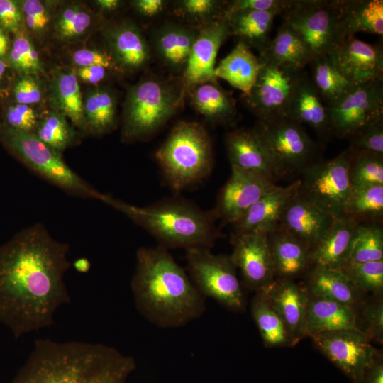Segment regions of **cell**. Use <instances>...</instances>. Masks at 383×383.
<instances>
[{
  "label": "cell",
  "mask_w": 383,
  "mask_h": 383,
  "mask_svg": "<svg viewBox=\"0 0 383 383\" xmlns=\"http://www.w3.org/2000/svg\"><path fill=\"white\" fill-rule=\"evenodd\" d=\"M68 252L69 244L41 223L0 245V322L15 338L50 326L56 311L70 302L64 280Z\"/></svg>",
  "instance_id": "cell-1"
},
{
  "label": "cell",
  "mask_w": 383,
  "mask_h": 383,
  "mask_svg": "<svg viewBox=\"0 0 383 383\" xmlns=\"http://www.w3.org/2000/svg\"><path fill=\"white\" fill-rule=\"evenodd\" d=\"M135 367L133 357L104 344L43 338L11 383H127Z\"/></svg>",
  "instance_id": "cell-2"
},
{
  "label": "cell",
  "mask_w": 383,
  "mask_h": 383,
  "mask_svg": "<svg viewBox=\"0 0 383 383\" xmlns=\"http://www.w3.org/2000/svg\"><path fill=\"white\" fill-rule=\"evenodd\" d=\"M131 284L138 311L160 327L181 326L205 310V297L160 245L138 249Z\"/></svg>",
  "instance_id": "cell-3"
},
{
  "label": "cell",
  "mask_w": 383,
  "mask_h": 383,
  "mask_svg": "<svg viewBox=\"0 0 383 383\" xmlns=\"http://www.w3.org/2000/svg\"><path fill=\"white\" fill-rule=\"evenodd\" d=\"M154 236L164 248L210 249L221 237L213 212L206 213L190 203L168 201L140 207L107 194L100 199Z\"/></svg>",
  "instance_id": "cell-4"
},
{
  "label": "cell",
  "mask_w": 383,
  "mask_h": 383,
  "mask_svg": "<svg viewBox=\"0 0 383 383\" xmlns=\"http://www.w3.org/2000/svg\"><path fill=\"white\" fill-rule=\"evenodd\" d=\"M187 92L182 77L144 76L127 92L121 138L133 142L155 133L179 110Z\"/></svg>",
  "instance_id": "cell-5"
},
{
  "label": "cell",
  "mask_w": 383,
  "mask_h": 383,
  "mask_svg": "<svg viewBox=\"0 0 383 383\" xmlns=\"http://www.w3.org/2000/svg\"><path fill=\"white\" fill-rule=\"evenodd\" d=\"M170 185L181 190L211 172L213 157L211 140L196 122L179 121L155 154Z\"/></svg>",
  "instance_id": "cell-6"
},
{
  "label": "cell",
  "mask_w": 383,
  "mask_h": 383,
  "mask_svg": "<svg viewBox=\"0 0 383 383\" xmlns=\"http://www.w3.org/2000/svg\"><path fill=\"white\" fill-rule=\"evenodd\" d=\"M0 140L38 175L74 196L100 200L103 193L74 172L61 152L35 135L11 128L0 122Z\"/></svg>",
  "instance_id": "cell-7"
},
{
  "label": "cell",
  "mask_w": 383,
  "mask_h": 383,
  "mask_svg": "<svg viewBox=\"0 0 383 383\" xmlns=\"http://www.w3.org/2000/svg\"><path fill=\"white\" fill-rule=\"evenodd\" d=\"M342 0H289L283 23L294 30L314 55L335 50L348 36L342 22Z\"/></svg>",
  "instance_id": "cell-8"
},
{
  "label": "cell",
  "mask_w": 383,
  "mask_h": 383,
  "mask_svg": "<svg viewBox=\"0 0 383 383\" xmlns=\"http://www.w3.org/2000/svg\"><path fill=\"white\" fill-rule=\"evenodd\" d=\"M272 158L277 179L299 174L321 160L320 147L304 126L283 116L255 126Z\"/></svg>",
  "instance_id": "cell-9"
},
{
  "label": "cell",
  "mask_w": 383,
  "mask_h": 383,
  "mask_svg": "<svg viewBox=\"0 0 383 383\" xmlns=\"http://www.w3.org/2000/svg\"><path fill=\"white\" fill-rule=\"evenodd\" d=\"M186 258L189 278L203 296L235 311L244 309V292L230 255H215L209 248H192L186 249Z\"/></svg>",
  "instance_id": "cell-10"
},
{
  "label": "cell",
  "mask_w": 383,
  "mask_h": 383,
  "mask_svg": "<svg viewBox=\"0 0 383 383\" xmlns=\"http://www.w3.org/2000/svg\"><path fill=\"white\" fill-rule=\"evenodd\" d=\"M348 148L335 157L321 160L301 173L299 192L316 206L334 218L344 216L345 206L353 189L348 168Z\"/></svg>",
  "instance_id": "cell-11"
},
{
  "label": "cell",
  "mask_w": 383,
  "mask_h": 383,
  "mask_svg": "<svg viewBox=\"0 0 383 383\" xmlns=\"http://www.w3.org/2000/svg\"><path fill=\"white\" fill-rule=\"evenodd\" d=\"M262 66L246 104L258 121L286 116L287 106L304 70L260 59Z\"/></svg>",
  "instance_id": "cell-12"
},
{
  "label": "cell",
  "mask_w": 383,
  "mask_h": 383,
  "mask_svg": "<svg viewBox=\"0 0 383 383\" xmlns=\"http://www.w3.org/2000/svg\"><path fill=\"white\" fill-rule=\"evenodd\" d=\"M328 110L333 135L348 139L357 129L383 115V77L357 84Z\"/></svg>",
  "instance_id": "cell-13"
},
{
  "label": "cell",
  "mask_w": 383,
  "mask_h": 383,
  "mask_svg": "<svg viewBox=\"0 0 383 383\" xmlns=\"http://www.w3.org/2000/svg\"><path fill=\"white\" fill-rule=\"evenodd\" d=\"M316 346L354 383L379 355L360 329L326 332L311 337Z\"/></svg>",
  "instance_id": "cell-14"
},
{
  "label": "cell",
  "mask_w": 383,
  "mask_h": 383,
  "mask_svg": "<svg viewBox=\"0 0 383 383\" xmlns=\"http://www.w3.org/2000/svg\"><path fill=\"white\" fill-rule=\"evenodd\" d=\"M230 255L242 274L244 285L261 292L275 280L268 233L260 231L234 233Z\"/></svg>",
  "instance_id": "cell-15"
},
{
  "label": "cell",
  "mask_w": 383,
  "mask_h": 383,
  "mask_svg": "<svg viewBox=\"0 0 383 383\" xmlns=\"http://www.w3.org/2000/svg\"><path fill=\"white\" fill-rule=\"evenodd\" d=\"M275 186V182L263 174L231 167V176L218 194L213 213L233 225Z\"/></svg>",
  "instance_id": "cell-16"
},
{
  "label": "cell",
  "mask_w": 383,
  "mask_h": 383,
  "mask_svg": "<svg viewBox=\"0 0 383 383\" xmlns=\"http://www.w3.org/2000/svg\"><path fill=\"white\" fill-rule=\"evenodd\" d=\"M231 36L226 16L199 28L196 40L182 77L187 87L215 77L216 59L222 44Z\"/></svg>",
  "instance_id": "cell-17"
},
{
  "label": "cell",
  "mask_w": 383,
  "mask_h": 383,
  "mask_svg": "<svg viewBox=\"0 0 383 383\" xmlns=\"http://www.w3.org/2000/svg\"><path fill=\"white\" fill-rule=\"evenodd\" d=\"M106 50L119 72L133 73L146 67L150 46L139 27L130 21L108 26L104 31Z\"/></svg>",
  "instance_id": "cell-18"
},
{
  "label": "cell",
  "mask_w": 383,
  "mask_h": 383,
  "mask_svg": "<svg viewBox=\"0 0 383 383\" xmlns=\"http://www.w3.org/2000/svg\"><path fill=\"white\" fill-rule=\"evenodd\" d=\"M261 292L281 318L292 345L306 336L309 292L304 284L295 280L275 279Z\"/></svg>",
  "instance_id": "cell-19"
},
{
  "label": "cell",
  "mask_w": 383,
  "mask_h": 383,
  "mask_svg": "<svg viewBox=\"0 0 383 383\" xmlns=\"http://www.w3.org/2000/svg\"><path fill=\"white\" fill-rule=\"evenodd\" d=\"M328 55L340 71L355 84L383 77L382 44H370L348 35Z\"/></svg>",
  "instance_id": "cell-20"
},
{
  "label": "cell",
  "mask_w": 383,
  "mask_h": 383,
  "mask_svg": "<svg viewBox=\"0 0 383 383\" xmlns=\"http://www.w3.org/2000/svg\"><path fill=\"white\" fill-rule=\"evenodd\" d=\"M335 219V218L316 206L298 191L287 206L277 227L311 250L327 232Z\"/></svg>",
  "instance_id": "cell-21"
},
{
  "label": "cell",
  "mask_w": 383,
  "mask_h": 383,
  "mask_svg": "<svg viewBox=\"0 0 383 383\" xmlns=\"http://www.w3.org/2000/svg\"><path fill=\"white\" fill-rule=\"evenodd\" d=\"M225 141L231 167L263 174L275 182L278 180L271 155L255 127L233 130Z\"/></svg>",
  "instance_id": "cell-22"
},
{
  "label": "cell",
  "mask_w": 383,
  "mask_h": 383,
  "mask_svg": "<svg viewBox=\"0 0 383 383\" xmlns=\"http://www.w3.org/2000/svg\"><path fill=\"white\" fill-rule=\"evenodd\" d=\"M286 116L310 126L323 143L333 136L328 107L305 70L292 95Z\"/></svg>",
  "instance_id": "cell-23"
},
{
  "label": "cell",
  "mask_w": 383,
  "mask_h": 383,
  "mask_svg": "<svg viewBox=\"0 0 383 383\" xmlns=\"http://www.w3.org/2000/svg\"><path fill=\"white\" fill-rule=\"evenodd\" d=\"M299 184L297 179L288 186L276 185L268 191L233 224L234 233H268L275 229L287 206L298 192Z\"/></svg>",
  "instance_id": "cell-24"
},
{
  "label": "cell",
  "mask_w": 383,
  "mask_h": 383,
  "mask_svg": "<svg viewBox=\"0 0 383 383\" xmlns=\"http://www.w3.org/2000/svg\"><path fill=\"white\" fill-rule=\"evenodd\" d=\"M198 31L199 28L183 23L170 22L160 26L153 33L152 45L163 66L182 76Z\"/></svg>",
  "instance_id": "cell-25"
},
{
  "label": "cell",
  "mask_w": 383,
  "mask_h": 383,
  "mask_svg": "<svg viewBox=\"0 0 383 383\" xmlns=\"http://www.w3.org/2000/svg\"><path fill=\"white\" fill-rule=\"evenodd\" d=\"M358 223L346 217L337 218L311 248V267L339 270L350 260Z\"/></svg>",
  "instance_id": "cell-26"
},
{
  "label": "cell",
  "mask_w": 383,
  "mask_h": 383,
  "mask_svg": "<svg viewBox=\"0 0 383 383\" xmlns=\"http://www.w3.org/2000/svg\"><path fill=\"white\" fill-rule=\"evenodd\" d=\"M268 241L275 279L295 280L311 269V249L290 234L277 227Z\"/></svg>",
  "instance_id": "cell-27"
},
{
  "label": "cell",
  "mask_w": 383,
  "mask_h": 383,
  "mask_svg": "<svg viewBox=\"0 0 383 383\" xmlns=\"http://www.w3.org/2000/svg\"><path fill=\"white\" fill-rule=\"evenodd\" d=\"M192 107L213 124L232 125L237 116L235 101L217 80L199 82L187 87Z\"/></svg>",
  "instance_id": "cell-28"
},
{
  "label": "cell",
  "mask_w": 383,
  "mask_h": 383,
  "mask_svg": "<svg viewBox=\"0 0 383 383\" xmlns=\"http://www.w3.org/2000/svg\"><path fill=\"white\" fill-rule=\"evenodd\" d=\"M350 329H360L353 307L309 294L306 335Z\"/></svg>",
  "instance_id": "cell-29"
},
{
  "label": "cell",
  "mask_w": 383,
  "mask_h": 383,
  "mask_svg": "<svg viewBox=\"0 0 383 383\" xmlns=\"http://www.w3.org/2000/svg\"><path fill=\"white\" fill-rule=\"evenodd\" d=\"M282 14L278 11H261L240 10L226 13L231 36H235L238 42L255 49L259 55L268 45L270 33L275 18Z\"/></svg>",
  "instance_id": "cell-30"
},
{
  "label": "cell",
  "mask_w": 383,
  "mask_h": 383,
  "mask_svg": "<svg viewBox=\"0 0 383 383\" xmlns=\"http://www.w3.org/2000/svg\"><path fill=\"white\" fill-rule=\"evenodd\" d=\"M304 285L309 294L355 307L363 302V293L340 270L311 267Z\"/></svg>",
  "instance_id": "cell-31"
},
{
  "label": "cell",
  "mask_w": 383,
  "mask_h": 383,
  "mask_svg": "<svg viewBox=\"0 0 383 383\" xmlns=\"http://www.w3.org/2000/svg\"><path fill=\"white\" fill-rule=\"evenodd\" d=\"M262 63L245 44L238 42L215 67L216 78H221L248 96L260 72Z\"/></svg>",
  "instance_id": "cell-32"
},
{
  "label": "cell",
  "mask_w": 383,
  "mask_h": 383,
  "mask_svg": "<svg viewBox=\"0 0 383 383\" xmlns=\"http://www.w3.org/2000/svg\"><path fill=\"white\" fill-rule=\"evenodd\" d=\"M50 93L55 110L70 120L74 128L87 132L83 111V96L74 72L57 70L51 80Z\"/></svg>",
  "instance_id": "cell-33"
},
{
  "label": "cell",
  "mask_w": 383,
  "mask_h": 383,
  "mask_svg": "<svg viewBox=\"0 0 383 383\" xmlns=\"http://www.w3.org/2000/svg\"><path fill=\"white\" fill-rule=\"evenodd\" d=\"M314 56L299 35L282 23L259 57L284 67L304 70Z\"/></svg>",
  "instance_id": "cell-34"
},
{
  "label": "cell",
  "mask_w": 383,
  "mask_h": 383,
  "mask_svg": "<svg viewBox=\"0 0 383 383\" xmlns=\"http://www.w3.org/2000/svg\"><path fill=\"white\" fill-rule=\"evenodd\" d=\"M83 111L87 131L101 135L116 126L117 99L108 87L99 86L90 89L83 98Z\"/></svg>",
  "instance_id": "cell-35"
},
{
  "label": "cell",
  "mask_w": 383,
  "mask_h": 383,
  "mask_svg": "<svg viewBox=\"0 0 383 383\" xmlns=\"http://www.w3.org/2000/svg\"><path fill=\"white\" fill-rule=\"evenodd\" d=\"M309 65L312 82L327 107L335 104L358 84L340 71L328 54L315 55Z\"/></svg>",
  "instance_id": "cell-36"
},
{
  "label": "cell",
  "mask_w": 383,
  "mask_h": 383,
  "mask_svg": "<svg viewBox=\"0 0 383 383\" xmlns=\"http://www.w3.org/2000/svg\"><path fill=\"white\" fill-rule=\"evenodd\" d=\"M342 22L348 35L363 32L382 35V0H342Z\"/></svg>",
  "instance_id": "cell-37"
},
{
  "label": "cell",
  "mask_w": 383,
  "mask_h": 383,
  "mask_svg": "<svg viewBox=\"0 0 383 383\" xmlns=\"http://www.w3.org/2000/svg\"><path fill=\"white\" fill-rule=\"evenodd\" d=\"M344 217L357 223H382L383 185L353 186Z\"/></svg>",
  "instance_id": "cell-38"
},
{
  "label": "cell",
  "mask_w": 383,
  "mask_h": 383,
  "mask_svg": "<svg viewBox=\"0 0 383 383\" xmlns=\"http://www.w3.org/2000/svg\"><path fill=\"white\" fill-rule=\"evenodd\" d=\"M94 23V16L85 6L70 3L57 12L51 28L57 39L64 43H72L84 37Z\"/></svg>",
  "instance_id": "cell-39"
},
{
  "label": "cell",
  "mask_w": 383,
  "mask_h": 383,
  "mask_svg": "<svg viewBox=\"0 0 383 383\" xmlns=\"http://www.w3.org/2000/svg\"><path fill=\"white\" fill-rule=\"evenodd\" d=\"M251 313L266 346L292 345L281 318L262 292L252 299Z\"/></svg>",
  "instance_id": "cell-40"
},
{
  "label": "cell",
  "mask_w": 383,
  "mask_h": 383,
  "mask_svg": "<svg viewBox=\"0 0 383 383\" xmlns=\"http://www.w3.org/2000/svg\"><path fill=\"white\" fill-rule=\"evenodd\" d=\"M33 135L61 153L79 141V133L75 128L55 110L43 113Z\"/></svg>",
  "instance_id": "cell-41"
},
{
  "label": "cell",
  "mask_w": 383,
  "mask_h": 383,
  "mask_svg": "<svg viewBox=\"0 0 383 383\" xmlns=\"http://www.w3.org/2000/svg\"><path fill=\"white\" fill-rule=\"evenodd\" d=\"M383 260L382 223H358L348 262H364Z\"/></svg>",
  "instance_id": "cell-42"
},
{
  "label": "cell",
  "mask_w": 383,
  "mask_h": 383,
  "mask_svg": "<svg viewBox=\"0 0 383 383\" xmlns=\"http://www.w3.org/2000/svg\"><path fill=\"white\" fill-rule=\"evenodd\" d=\"M227 1L181 0L174 4V12L184 24L199 28L225 16Z\"/></svg>",
  "instance_id": "cell-43"
},
{
  "label": "cell",
  "mask_w": 383,
  "mask_h": 383,
  "mask_svg": "<svg viewBox=\"0 0 383 383\" xmlns=\"http://www.w3.org/2000/svg\"><path fill=\"white\" fill-rule=\"evenodd\" d=\"M349 150L348 174L352 185H383V155Z\"/></svg>",
  "instance_id": "cell-44"
},
{
  "label": "cell",
  "mask_w": 383,
  "mask_h": 383,
  "mask_svg": "<svg viewBox=\"0 0 383 383\" xmlns=\"http://www.w3.org/2000/svg\"><path fill=\"white\" fill-rule=\"evenodd\" d=\"M21 31L16 33L8 52L9 64L21 74L38 76L44 72L42 60L31 38Z\"/></svg>",
  "instance_id": "cell-45"
},
{
  "label": "cell",
  "mask_w": 383,
  "mask_h": 383,
  "mask_svg": "<svg viewBox=\"0 0 383 383\" xmlns=\"http://www.w3.org/2000/svg\"><path fill=\"white\" fill-rule=\"evenodd\" d=\"M358 289L380 296L383 291V260L346 262L339 269Z\"/></svg>",
  "instance_id": "cell-46"
},
{
  "label": "cell",
  "mask_w": 383,
  "mask_h": 383,
  "mask_svg": "<svg viewBox=\"0 0 383 383\" xmlns=\"http://www.w3.org/2000/svg\"><path fill=\"white\" fill-rule=\"evenodd\" d=\"M27 30L35 38H43L52 26L55 1H18Z\"/></svg>",
  "instance_id": "cell-47"
},
{
  "label": "cell",
  "mask_w": 383,
  "mask_h": 383,
  "mask_svg": "<svg viewBox=\"0 0 383 383\" xmlns=\"http://www.w3.org/2000/svg\"><path fill=\"white\" fill-rule=\"evenodd\" d=\"M348 139L352 150L383 155V115L357 129Z\"/></svg>",
  "instance_id": "cell-48"
},
{
  "label": "cell",
  "mask_w": 383,
  "mask_h": 383,
  "mask_svg": "<svg viewBox=\"0 0 383 383\" xmlns=\"http://www.w3.org/2000/svg\"><path fill=\"white\" fill-rule=\"evenodd\" d=\"M42 114L35 106L14 102L5 111L2 123L11 128L34 134Z\"/></svg>",
  "instance_id": "cell-49"
},
{
  "label": "cell",
  "mask_w": 383,
  "mask_h": 383,
  "mask_svg": "<svg viewBox=\"0 0 383 383\" xmlns=\"http://www.w3.org/2000/svg\"><path fill=\"white\" fill-rule=\"evenodd\" d=\"M38 77L33 74H21L16 79L12 89L14 102L35 106L43 100L44 91Z\"/></svg>",
  "instance_id": "cell-50"
},
{
  "label": "cell",
  "mask_w": 383,
  "mask_h": 383,
  "mask_svg": "<svg viewBox=\"0 0 383 383\" xmlns=\"http://www.w3.org/2000/svg\"><path fill=\"white\" fill-rule=\"evenodd\" d=\"M362 317L366 325L363 332L370 340L382 343L383 340V301L380 296L362 302Z\"/></svg>",
  "instance_id": "cell-51"
},
{
  "label": "cell",
  "mask_w": 383,
  "mask_h": 383,
  "mask_svg": "<svg viewBox=\"0 0 383 383\" xmlns=\"http://www.w3.org/2000/svg\"><path fill=\"white\" fill-rule=\"evenodd\" d=\"M72 60L76 67L102 66L111 71L119 72L106 49L81 48L72 53Z\"/></svg>",
  "instance_id": "cell-52"
},
{
  "label": "cell",
  "mask_w": 383,
  "mask_h": 383,
  "mask_svg": "<svg viewBox=\"0 0 383 383\" xmlns=\"http://www.w3.org/2000/svg\"><path fill=\"white\" fill-rule=\"evenodd\" d=\"M23 16L18 1L0 0V26L9 32L21 31Z\"/></svg>",
  "instance_id": "cell-53"
},
{
  "label": "cell",
  "mask_w": 383,
  "mask_h": 383,
  "mask_svg": "<svg viewBox=\"0 0 383 383\" xmlns=\"http://www.w3.org/2000/svg\"><path fill=\"white\" fill-rule=\"evenodd\" d=\"M289 0H233L227 1L226 13L240 10L282 12Z\"/></svg>",
  "instance_id": "cell-54"
},
{
  "label": "cell",
  "mask_w": 383,
  "mask_h": 383,
  "mask_svg": "<svg viewBox=\"0 0 383 383\" xmlns=\"http://www.w3.org/2000/svg\"><path fill=\"white\" fill-rule=\"evenodd\" d=\"M74 72L78 80L97 84L105 80L112 71L102 66H90L76 67Z\"/></svg>",
  "instance_id": "cell-55"
},
{
  "label": "cell",
  "mask_w": 383,
  "mask_h": 383,
  "mask_svg": "<svg viewBox=\"0 0 383 383\" xmlns=\"http://www.w3.org/2000/svg\"><path fill=\"white\" fill-rule=\"evenodd\" d=\"M131 3L139 14L148 18H152L161 13L167 4V1L164 0H134Z\"/></svg>",
  "instance_id": "cell-56"
},
{
  "label": "cell",
  "mask_w": 383,
  "mask_h": 383,
  "mask_svg": "<svg viewBox=\"0 0 383 383\" xmlns=\"http://www.w3.org/2000/svg\"><path fill=\"white\" fill-rule=\"evenodd\" d=\"M356 383H383V362L379 355L366 367Z\"/></svg>",
  "instance_id": "cell-57"
},
{
  "label": "cell",
  "mask_w": 383,
  "mask_h": 383,
  "mask_svg": "<svg viewBox=\"0 0 383 383\" xmlns=\"http://www.w3.org/2000/svg\"><path fill=\"white\" fill-rule=\"evenodd\" d=\"M123 2L120 0H96L94 4L96 7L105 12H112L118 9Z\"/></svg>",
  "instance_id": "cell-58"
},
{
  "label": "cell",
  "mask_w": 383,
  "mask_h": 383,
  "mask_svg": "<svg viewBox=\"0 0 383 383\" xmlns=\"http://www.w3.org/2000/svg\"><path fill=\"white\" fill-rule=\"evenodd\" d=\"M11 47L7 31L0 26V59L4 60Z\"/></svg>",
  "instance_id": "cell-59"
},
{
  "label": "cell",
  "mask_w": 383,
  "mask_h": 383,
  "mask_svg": "<svg viewBox=\"0 0 383 383\" xmlns=\"http://www.w3.org/2000/svg\"><path fill=\"white\" fill-rule=\"evenodd\" d=\"M74 269L79 272H87L90 268V262L87 258H79L73 263Z\"/></svg>",
  "instance_id": "cell-60"
},
{
  "label": "cell",
  "mask_w": 383,
  "mask_h": 383,
  "mask_svg": "<svg viewBox=\"0 0 383 383\" xmlns=\"http://www.w3.org/2000/svg\"><path fill=\"white\" fill-rule=\"evenodd\" d=\"M7 67L8 65L6 64V62L4 60L0 59V84L4 79L7 72Z\"/></svg>",
  "instance_id": "cell-61"
}]
</instances>
